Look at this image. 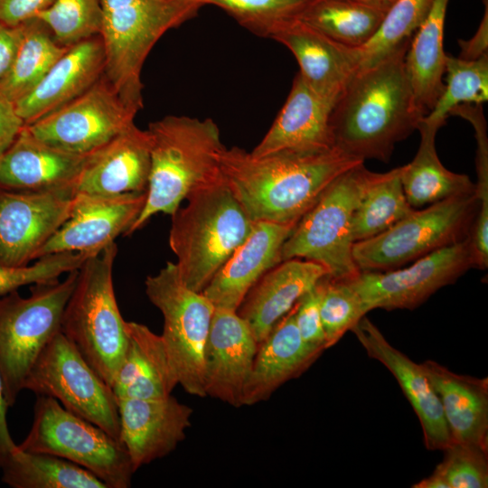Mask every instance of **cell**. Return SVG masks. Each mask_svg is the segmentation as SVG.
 Segmentation results:
<instances>
[{"label":"cell","instance_id":"1","mask_svg":"<svg viewBox=\"0 0 488 488\" xmlns=\"http://www.w3.org/2000/svg\"><path fill=\"white\" fill-rule=\"evenodd\" d=\"M361 163L335 147L255 156L233 146L220 155L222 177L249 217L278 223H297L336 178Z\"/></svg>","mask_w":488,"mask_h":488},{"label":"cell","instance_id":"2","mask_svg":"<svg viewBox=\"0 0 488 488\" xmlns=\"http://www.w3.org/2000/svg\"><path fill=\"white\" fill-rule=\"evenodd\" d=\"M410 39L350 78L329 119L333 147L362 161L387 162L395 145L418 129L423 118L405 69Z\"/></svg>","mask_w":488,"mask_h":488},{"label":"cell","instance_id":"3","mask_svg":"<svg viewBox=\"0 0 488 488\" xmlns=\"http://www.w3.org/2000/svg\"><path fill=\"white\" fill-rule=\"evenodd\" d=\"M150 174L145 203L126 236L154 215H172L188 195L221 180L220 155L225 148L211 118L168 115L151 122Z\"/></svg>","mask_w":488,"mask_h":488},{"label":"cell","instance_id":"4","mask_svg":"<svg viewBox=\"0 0 488 488\" xmlns=\"http://www.w3.org/2000/svg\"><path fill=\"white\" fill-rule=\"evenodd\" d=\"M172 215L169 246L183 282L202 292L254 221L224 179L191 192Z\"/></svg>","mask_w":488,"mask_h":488},{"label":"cell","instance_id":"5","mask_svg":"<svg viewBox=\"0 0 488 488\" xmlns=\"http://www.w3.org/2000/svg\"><path fill=\"white\" fill-rule=\"evenodd\" d=\"M117 253L113 242L83 262L61 323V332L111 389L128 344L113 285Z\"/></svg>","mask_w":488,"mask_h":488},{"label":"cell","instance_id":"6","mask_svg":"<svg viewBox=\"0 0 488 488\" xmlns=\"http://www.w3.org/2000/svg\"><path fill=\"white\" fill-rule=\"evenodd\" d=\"M101 5L104 76L139 111L148 54L167 31L193 18L202 5L193 0H101Z\"/></svg>","mask_w":488,"mask_h":488},{"label":"cell","instance_id":"7","mask_svg":"<svg viewBox=\"0 0 488 488\" xmlns=\"http://www.w3.org/2000/svg\"><path fill=\"white\" fill-rule=\"evenodd\" d=\"M78 269L68 273L61 281L33 285L26 297L17 290L0 297V372L8 407L16 402L42 351L61 331L62 314L76 285Z\"/></svg>","mask_w":488,"mask_h":488},{"label":"cell","instance_id":"8","mask_svg":"<svg viewBox=\"0 0 488 488\" xmlns=\"http://www.w3.org/2000/svg\"><path fill=\"white\" fill-rule=\"evenodd\" d=\"M374 174L361 163L336 178L284 242L282 261L312 260L333 278L356 277L361 271L352 257V216Z\"/></svg>","mask_w":488,"mask_h":488},{"label":"cell","instance_id":"9","mask_svg":"<svg viewBox=\"0 0 488 488\" xmlns=\"http://www.w3.org/2000/svg\"><path fill=\"white\" fill-rule=\"evenodd\" d=\"M475 193L453 196L414 209L384 232L352 247L360 271L401 267L431 252L461 242L470 235L478 211Z\"/></svg>","mask_w":488,"mask_h":488},{"label":"cell","instance_id":"10","mask_svg":"<svg viewBox=\"0 0 488 488\" xmlns=\"http://www.w3.org/2000/svg\"><path fill=\"white\" fill-rule=\"evenodd\" d=\"M24 451L53 455L92 473L108 488H128L135 473L123 443L73 414L54 398L37 395Z\"/></svg>","mask_w":488,"mask_h":488},{"label":"cell","instance_id":"11","mask_svg":"<svg viewBox=\"0 0 488 488\" xmlns=\"http://www.w3.org/2000/svg\"><path fill=\"white\" fill-rule=\"evenodd\" d=\"M145 286L163 315L161 337L178 384L191 395L206 397L203 354L215 306L183 282L174 262L147 277Z\"/></svg>","mask_w":488,"mask_h":488},{"label":"cell","instance_id":"12","mask_svg":"<svg viewBox=\"0 0 488 488\" xmlns=\"http://www.w3.org/2000/svg\"><path fill=\"white\" fill-rule=\"evenodd\" d=\"M23 389L56 399L67 410L120 440L118 408L112 389L61 331L40 353Z\"/></svg>","mask_w":488,"mask_h":488},{"label":"cell","instance_id":"13","mask_svg":"<svg viewBox=\"0 0 488 488\" xmlns=\"http://www.w3.org/2000/svg\"><path fill=\"white\" fill-rule=\"evenodd\" d=\"M137 112L103 74L84 93L26 126L49 146L84 156L134 125Z\"/></svg>","mask_w":488,"mask_h":488},{"label":"cell","instance_id":"14","mask_svg":"<svg viewBox=\"0 0 488 488\" xmlns=\"http://www.w3.org/2000/svg\"><path fill=\"white\" fill-rule=\"evenodd\" d=\"M471 267H474L468 237L418 258L411 266L361 271L346 280L360 296L367 313L376 308L412 310Z\"/></svg>","mask_w":488,"mask_h":488},{"label":"cell","instance_id":"15","mask_svg":"<svg viewBox=\"0 0 488 488\" xmlns=\"http://www.w3.org/2000/svg\"><path fill=\"white\" fill-rule=\"evenodd\" d=\"M76 191L67 185L43 191L0 190V263L22 267L70 215Z\"/></svg>","mask_w":488,"mask_h":488},{"label":"cell","instance_id":"16","mask_svg":"<svg viewBox=\"0 0 488 488\" xmlns=\"http://www.w3.org/2000/svg\"><path fill=\"white\" fill-rule=\"evenodd\" d=\"M147 192L116 195L76 192L68 220L39 249L35 256L60 252L95 255L126 236L145 203Z\"/></svg>","mask_w":488,"mask_h":488},{"label":"cell","instance_id":"17","mask_svg":"<svg viewBox=\"0 0 488 488\" xmlns=\"http://www.w3.org/2000/svg\"><path fill=\"white\" fill-rule=\"evenodd\" d=\"M258 343L237 311L215 307L204 347L206 396L242 406Z\"/></svg>","mask_w":488,"mask_h":488},{"label":"cell","instance_id":"18","mask_svg":"<svg viewBox=\"0 0 488 488\" xmlns=\"http://www.w3.org/2000/svg\"><path fill=\"white\" fill-rule=\"evenodd\" d=\"M120 441L136 472L172 453L185 438L192 409L172 395L160 399H117Z\"/></svg>","mask_w":488,"mask_h":488},{"label":"cell","instance_id":"19","mask_svg":"<svg viewBox=\"0 0 488 488\" xmlns=\"http://www.w3.org/2000/svg\"><path fill=\"white\" fill-rule=\"evenodd\" d=\"M369 357L382 363L395 377L413 408L428 450H444L452 442L439 398L424 371L393 347L379 328L363 316L351 330Z\"/></svg>","mask_w":488,"mask_h":488},{"label":"cell","instance_id":"20","mask_svg":"<svg viewBox=\"0 0 488 488\" xmlns=\"http://www.w3.org/2000/svg\"><path fill=\"white\" fill-rule=\"evenodd\" d=\"M296 225L254 221L249 234L221 267L202 294L215 307L237 311L256 282L282 261L283 244Z\"/></svg>","mask_w":488,"mask_h":488},{"label":"cell","instance_id":"21","mask_svg":"<svg viewBox=\"0 0 488 488\" xmlns=\"http://www.w3.org/2000/svg\"><path fill=\"white\" fill-rule=\"evenodd\" d=\"M150 165L148 132L134 124L86 155L74 188L98 195L147 192Z\"/></svg>","mask_w":488,"mask_h":488},{"label":"cell","instance_id":"22","mask_svg":"<svg viewBox=\"0 0 488 488\" xmlns=\"http://www.w3.org/2000/svg\"><path fill=\"white\" fill-rule=\"evenodd\" d=\"M296 59L304 80L322 96L336 101L358 68L355 49L339 43L325 34L293 18L270 34Z\"/></svg>","mask_w":488,"mask_h":488},{"label":"cell","instance_id":"23","mask_svg":"<svg viewBox=\"0 0 488 488\" xmlns=\"http://www.w3.org/2000/svg\"><path fill=\"white\" fill-rule=\"evenodd\" d=\"M99 35L79 42L54 63L37 86L14 103L25 125L43 117L89 89L104 73Z\"/></svg>","mask_w":488,"mask_h":488},{"label":"cell","instance_id":"24","mask_svg":"<svg viewBox=\"0 0 488 488\" xmlns=\"http://www.w3.org/2000/svg\"><path fill=\"white\" fill-rule=\"evenodd\" d=\"M335 102L314 90L297 73L284 106L250 154L261 156L283 150L333 148L329 119Z\"/></svg>","mask_w":488,"mask_h":488},{"label":"cell","instance_id":"25","mask_svg":"<svg viewBox=\"0 0 488 488\" xmlns=\"http://www.w3.org/2000/svg\"><path fill=\"white\" fill-rule=\"evenodd\" d=\"M327 275L323 265L312 260H283L256 282L237 313L259 343L296 303Z\"/></svg>","mask_w":488,"mask_h":488},{"label":"cell","instance_id":"26","mask_svg":"<svg viewBox=\"0 0 488 488\" xmlns=\"http://www.w3.org/2000/svg\"><path fill=\"white\" fill-rule=\"evenodd\" d=\"M296 305L258 343L242 406L267 400L281 385L306 371L321 355L303 342L295 321Z\"/></svg>","mask_w":488,"mask_h":488},{"label":"cell","instance_id":"27","mask_svg":"<svg viewBox=\"0 0 488 488\" xmlns=\"http://www.w3.org/2000/svg\"><path fill=\"white\" fill-rule=\"evenodd\" d=\"M85 157L49 146L25 125L0 156V190L43 191L74 185Z\"/></svg>","mask_w":488,"mask_h":488},{"label":"cell","instance_id":"28","mask_svg":"<svg viewBox=\"0 0 488 488\" xmlns=\"http://www.w3.org/2000/svg\"><path fill=\"white\" fill-rule=\"evenodd\" d=\"M421 365L439 398L452 441L488 452V379L457 374L430 360Z\"/></svg>","mask_w":488,"mask_h":488},{"label":"cell","instance_id":"29","mask_svg":"<svg viewBox=\"0 0 488 488\" xmlns=\"http://www.w3.org/2000/svg\"><path fill=\"white\" fill-rule=\"evenodd\" d=\"M128 344L112 386L116 399H160L178 384L161 335L145 324L126 322Z\"/></svg>","mask_w":488,"mask_h":488},{"label":"cell","instance_id":"30","mask_svg":"<svg viewBox=\"0 0 488 488\" xmlns=\"http://www.w3.org/2000/svg\"><path fill=\"white\" fill-rule=\"evenodd\" d=\"M448 0H435L426 20L415 32L405 56V69L413 102L424 118L436 106L445 83L446 53L444 51V24Z\"/></svg>","mask_w":488,"mask_h":488},{"label":"cell","instance_id":"31","mask_svg":"<svg viewBox=\"0 0 488 488\" xmlns=\"http://www.w3.org/2000/svg\"><path fill=\"white\" fill-rule=\"evenodd\" d=\"M441 127L424 118L419 122L420 143L414 159L402 165L401 183L409 205L416 209L446 198L475 193L466 174L446 169L439 160L435 138Z\"/></svg>","mask_w":488,"mask_h":488},{"label":"cell","instance_id":"32","mask_svg":"<svg viewBox=\"0 0 488 488\" xmlns=\"http://www.w3.org/2000/svg\"><path fill=\"white\" fill-rule=\"evenodd\" d=\"M387 11L358 0H310L297 18L339 43L358 48L374 35Z\"/></svg>","mask_w":488,"mask_h":488},{"label":"cell","instance_id":"33","mask_svg":"<svg viewBox=\"0 0 488 488\" xmlns=\"http://www.w3.org/2000/svg\"><path fill=\"white\" fill-rule=\"evenodd\" d=\"M22 25L23 36L14 60L0 82V95L14 104L33 90L69 49L57 42L38 17Z\"/></svg>","mask_w":488,"mask_h":488},{"label":"cell","instance_id":"34","mask_svg":"<svg viewBox=\"0 0 488 488\" xmlns=\"http://www.w3.org/2000/svg\"><path fill=\"white\" fill-rule=\"evenodd\" d=\"M13 488H108L96 475L64 458L17 447L0 467Z\"/></svg>","mask_w":488,"mask_h":488},{"label":"cell","instance_id":"35","mask_svg":"<svg viewBox=\"0 0 488 488\" xmlns=\"http://www.w3.org/2000/svg\"><path fill=\"white\" fill-rule=\"evenodd\" d=\"M402 166L386 173H375L353 212L352 235L355 242L373 238L408 215L402 183Z\"/></svg>","mask_w":488,"mask_h":488},{"label":"cell","instance_id":"36","mask_svg":"<svg viewBox=\"0 0 488 488\" xmlns=\"http://www.w3.org/2000/svg\"><path fill=\"white\" fill-rule=\"evenodd\" d=\"M446 83L433 110L424 117L442 127L449 112L460 104H483L488 99V54L476 60L446 55Z\"/></svg>","mask_w":488,"mask_h":488},{"label":"cell","instance_id":"37","mask_svg":"<svg viewBox=\"0 0 488 488\" xmlns=\"http://www.w3.org/2000/svg\"><path fill=\"white\" fill-rule=\"evenodd\" d=\"M435 0H396L374 35L354 48L358 68L368 67L410 39L428 15ZM357 68V69H358Z\"/></svg>","mask_w":488,"mask_h":488},{"label":"cell","instance_id":"38","mask_svg":"<svg viewBox=\"0 0 488 488\" xmlns=\"http://www.w3.org/2000/svg\"><path fill=\"white\" fill-rule=\"evenodd\" d=\"M36 17L48 26L57 42L70 47L99 35L102 24L101 0H54Z\"/></svg>","mask_w":488,"mask_h":488},{"label":"cell","instance_id":"39","mask_svg":"<svg viewBox=\"0 0 488 488\" xmlns=\"http://www.w3.org/2000/svg\"><path fill=\"white\" fill-rule=\"evenodd\" d=\"M216 5L249 32L269 38L281 23L297 18L310 0H193Z\"/></svg>","mask_w":488,"mask_h":488},{"label":"cell","instance_id":"40","mask_svg":"<svg viewBox=\"0 0 488 488\" xmlns=\"http://www.w3.org/2000/svg\"><path fill=\"white\" fill-rule=\"evenodd\" d=\"M320 314L326 349L338 343L367 314L363 303L346 279L323 278Z\"/></svg>","mask_w":488,"mask_h":488},{"label":"cell","instance_id":"41","mask_svg":"<svg viewBox=\"0 0 488 488\" xmlns=\"http://www.w3.org/2000/svg\"><path fill=\"white\" fill-rule=\"evenodd\" d=\"M449 115L459 116L473 126L476 138V174L475 195L478 200V211L471 230L472 241L480 247L488 243V138L487 125L483 104H460Z\"/></svg>","mask_w":488,"mask_h":488},{"label":"cell","instance_id":"42","mask_svg":"<svg viewBox=\"0 0 488 488\" xmlns=\"http://www.w3.org/2000/svg\"><path fill=\"white\" fill-rule=\"evenodd\" d=\"M443 451L444 459L433 473L447 488L488 487V452L471 444L454 441Z\"/></svg>","mask_w":488,"mask_h":488},{"label":"cell","instance_id":"43","mask_svg":"<svg viewBox=\"0 0 488 488\" xmlns=\"http://www.w3.org/2000/svg\"><path fill=\"white\" fill-rule=\"evenodd\" d=\"M90 256L60 252L43 256L31 266L11 267L0 263V297L23 286L59 279L62 274L80 268Z\"/></svg>","mask_w":488,"mask_h":488},{"label":"cell","instance_id":"44","mask_svg":"<svg viewBox=\"0 0 488 488\" xmlns=\"http://www.w3.org/2000/svg\"><path fill=\"white\" fill-rule=\"evenodd\" d=\"M323 278L296 302L295 313L296 324L303 342L320 354L326 349L320 314Z\"/></svg>","mask_w":488,"mask_h":488},{"label":"cell","instance_id":"45","mask_svg":"<svg viewBox=\"0 0 488 488\" xmlns=\"http://www.w3.org/2000/svg\"><path fill=\"white\" fill-rule=\"evenodd\" d=\"M54 0H0V20L17 26L47 9Z\"/></svg>","mask_w":488,"mask_h":488},{"label":"cell","instance_id":"46","mask_svg":"<svg viewBox=\"0 0 488 488\" xmlns=\"http://www.w3.org/2000/svg\"><path fill=\"white\" fill-rule=\"evenodd\" d=\"M24 126L14 104L0 95V156L12 145Z\"/></svg>","mask_w":488,"mask_h":488},{"label":"cell","instance_id":"47","mask_svg":"<svg viewBox=\"0 0 488 488\" xmlns=\"http://www.w3.org/2000/svg\"><path fill=\"white\" fill-rule=\"evenodd\" d=\"M22 36V24L11 26L0 20V82L13 64Z\"/></svg>","mask_w":488,"mask_h":488},{"label":"cell","instance_id":"48","mask_svg":"<svg viewBox=\"0 0 488 488\" xmlns=\"http://www.w3.org/2000/svg\"><path fill=\"white\" fill-rule=\"evenodd\" d=\"M459 58L464 60H476L488 54V6L485 0V12L474 35L469 40H459Z\"/></svg>","mask_w":488,"mask_h":488},{"label":"cell","instance_id":"49","mask_svg":"<svg viewBox=\"0 0 488 488\" xmlns=\"http://www.w3.org/2000/svg\"><path fill=\"white\" fill-rule=\"evenodd\" d=\"M8 405L5 397L4 384L0 372V467L17 447L14 442L6 421Z\"/></svg>","mask_w":488,"mask_h":488},{"label":"cell","instance_id":"50","mask_svg":"<svg viewBox=\"0 0 488 488\" xmlns=\"http://www.w3.org/2000/svg\"><path fill=\"white\" fill-rule=\"evenodd\" d=\"M358 1L375 5L388 10L396 0H358Z\"/></svg>","mask_w":488,"mask_h":488}]
</instances>
